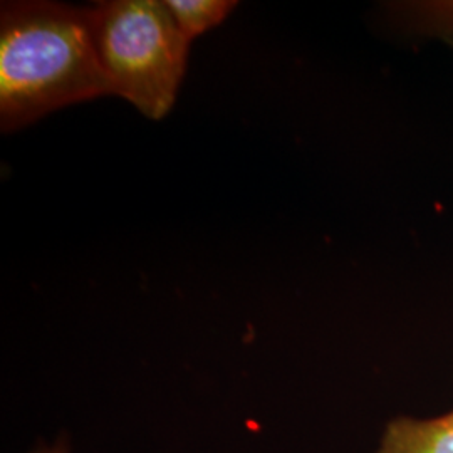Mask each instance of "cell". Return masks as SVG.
I'll return each instance as SVG.
<instances>
[{"label": "cell", "instance_id": "obj_4", "mask_svg": "<svg viewBox=\"0 0 453 453\" xmlns=\"http://www.w3.org/2000/svg\"><path fill=\"white\" fill-rule=\"evenodd\" d=\"M180 31L190 41L222 24L237 7L234 0H166Z\"/></svg>", "mask_w": 453, "mask_h": 453}, {"label": "cell", "instance_id": "obj_3", "mask_svg": "<svg viewBox=\"0 0 453 453\" xmlns=\"http://www.w3.org/2000/svg\"><path fill=\"white\" fill-rule=\"evenodd\" d=\"M378 453H453V410L437 417L389 420Z\"/></svg>", "mask_w": 453, "mask_h": 453}, {"label": "cell", "instance_id": "obj_5", "mask_svg": "<svg viewBox=\"0 0 453 453\" xmlns=\"http://www.w3.org/2000/svg\"><path fill=\"white\" fill-rule=\"evenodd\" d=\"M415 11L425 29L437 34L453 48V2H426Z\"/></svg>", "mask_w": 453, "mask_h": 453}, {"label": "cell", "instance_id": "obj_6", "mask_svg": "<svg viewBox=\"0 0 453 453\" xmlns=\"http://www.w3.org/2000/svg\"><path fill=\"white\" fill-rule=\"evenodd\" d=\"M34 453H69V449H67V443L65 440H61V441H58L56 445H50V447H39Z\"/></svg>", "mask_w": 453, "mask_h": 453}, {"label": "cell", "instance_id": "obj_1", "mask_svg": "<svg viewBox=\"0 0 453 453\" xmlns=\"http://www.w3.org/2000/svg\"><path fill=\"white\" fill-rule=\"evenodd\" d=\"M111 95L95 46L91 7L2 2L0 128L27 127L59 108Z\"/></svg>", "mask_w": 453, "mask_h": 453}, {"label": "cell", "instance_id": "obj_2", "mask_svg": "<svg viewBox=\"0 0 453 453\" xmlns=\"http://www.w3.org/2000/svg\"><path fill=\"white\" fill-rule=\"evenodd\" d=\"M91 12L97 59L111 95L162 119L175 104L192 41L158 0L99 2Z\"/></svg>", "mask_w": 453, "mask_h": 453}]
</instances>
